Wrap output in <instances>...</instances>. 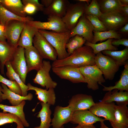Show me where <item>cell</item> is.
I'll return each instance as SVG.
<instances>
[{
	"label": "cell",
	"mask_w": 128,
	"mask_h": 128,
	"mask_svg": "<svg viewBox=\"0 0 128 128\" xmlns=\"http://www.w3.org/2000/svg\"><path fill=\"white\" fill-rule=\"evenodd\" d=\"M96 56L91 47L85 45L75 50L66 58L56 59L51 66L52 68L70 66L79 68L93 65L96 64Z\"/></svg>",
	"instance_id": "obj_1"
},
{
	"label": "cell",
	"mask_w": 128,
	"mask_h": 128,
	"mask_svg": "<svg viewBox=\"0 0 128 128\" xmlns=\"http://www.w3.org/2000/svg\"><path fill=\"white\" fill-rule=\"evenodd\" d=\"M40 32L55 50L57 59L61 60L68 57L65 46L70 38V31L63 32H57L43 29H38Z\"/></svg>",
	"instance_id": "obj_2"
},
{
	"label": "cell",
	"mask_w": 128,
	"mask_h": 128,
	"mask_svg": "<svg viewBox=\"0 0 128 128\" xmlns=\"http://www.w3.org/2000/svg\"><path fill=\"white\" fill-rule=\"evenodd\" d=\"M79 69L89 89L97 90L99 89L98 84L102 85V83L105 82L102 73L96 64L81 67Z\"/></svg>",
	"instance_id": "obj_3"
},
{
	"label": "cell",
	"mask_w": 128,
	"mask_h": 128,
	"mask_svg": "<svg viewBox=\"0 0 128 128\" xmlns=\"http://www.w3.org/2000/svg\"><path fill=\"white\" fill-rule=\"evenodd\" d=\"M87 4L78 2L70 3L64 16L62 18L67 29L71 31L76 26L80 18L84 14Z\"/></svg>",
	"instance_id": "obj_4"
},
{
	"label": "cell",
	"mask_w": 128,
	"mask_h": 128,
	"mask_svg": "<svg viewBox=\"0 0 128 128\" xmlns=\"http://www.w3.org/2000/svg\"><path fill=\"white\" fill-rule=\"evenodd\" d=\"M99 18L108 30L117 31L128 22V17L120 11H114L102 14Z\"/></svg>",
	"instance_id": "obj_5"
},
{
	"label": "cell",
	"mask_w": 128,
	"mask_h": 128,
	"mask_svg": "<svg viewBox=\"0 0 128 128\" xmlns=\"http://www.w3.org/2000/svg\"><path fill=\"white\" fill-rule=\"evenodd\" d=\"M95 63L105 80H113L119 67L111 58L103 54L101 52L96 55Z\"/></svg>",
	"instance_id": "obj_6"
},
{
	"label": "cell",
	"mask_w": 128,
	"mask_h": 128,
	"mask_svg": "<svg viewBox=\"0 0 128 128\" xmlns=\"http://www.w3.org/2000/svg\"><path fill=\"white\" fill-rule=\"evenodd\" d=\"M33 43L43 59L53 61L57 59V54L55 49L38 31L33 38Z\"/></svg>",
	"instance_id": "obj_7"
},
{
	"label": "cell",
	"mask_w": 128,
	"mask_h": 128,
	"mask_svg": "<svg viewBox=\"0 0 128 128\" xmlns=\"http://www.w3.org/2000/svg\"><path fill=\"white\" fill-rule=\"evenodd\" d=\"M47 20L46 22L33 20L27 23L38 29L50 30L57 32H63L69 31L61 18L55 16L49 15Z\"/></svg>",
	"instance_id": "obj_8"
},
{
	"label": "cell",
	"mask_w": 128,
	"mask_h": 128,
	"mask_svg": "<svg viewBox=\"0 0 128 128\" xmlns=\"http://www.w3.org/2000/svg\"><path fill=\"white\" fill-rule=\"evenodd\" d=\"M25 51V48L18 46L16 48L12 60L10 62L13 70L19 75L22 82L25 84L28 73Z\"/></svg>",
	"instance_id": "obj_9"
},
{
	"label": "cell",
	"mask_w": 128,
	"mask_h": 128,
	"mask_svg": "<svg viewBox=\"0 0 128 128\" xmlns=\"http://www.w3.org/2000/svg\"><path fill=\"white\" fill-rule=\"evenodd\" d=\"M53 72L60 78L73 83H86L79 68L70 66L52 68Z\"/></svg>",
	"instance_id": "obj_10"
},
{
	"label": "cell",
	"mask_w": 128,
	"mask_h": 128,
	"mask_svg": "<svg viewBox=\"0 0 128 128\" xmlns=\"http://www.w3.org/2000/svg\"><path fill=\"white\" fill-rule=\"evenodd\" d=\"M52 68L49 61L43 60L41 66L37 71L35 78L33 79L34 83L46 87V90L55 88L57 84L52 80L49 73Z\"/></svg>",
	"instance_id": "obj_11"
},
{
	"label": "cell",
	"mask_w": 128,
	"mask_h": 128,
	"mask_svg": "<svg viewBox=\"0 0 128 128\" xmlns=\"http://www.w3.org/2000/svg\"><path fill=\"white\" fill-rule=\"evenodd\" d=\"M26 22L16 20L9 21L5 26L7 41L16 48Z\"/></svg>",
	"instance_id": "obj_12"
},
{
	"label": "cell",
	"mask_w": 128,
	"mask_h": 128,
	"mask_svg": "<svg viewBox=\"0 0 128 128\" xmlns=\"http://www.w3.org/2000/svg\"><path fill=\"white\" fill-rule=\"evenodd\" d=\"M94 27L90 21L84 14L79 18L76 26L70 31V38L75 35L82 37L86 41L91 43Z\"/></svg>",
	"instance_id": "obj_13"
},
{
	"label": "cell",
	"mask_w": 128,
	"mask_h": 128,
	"mask_svg": "<svg viewBox=\"0 0 128 128\" xmlns=\"http://www.w3.org/2000/svg\"><path fill=\"white\" fill-rule=\"evenodd\" d=\"M73 112L68 105L65 107L56 106L51 125L53 128H61L64 124L70 121Z\"/></svg>",
	"instance_id": "obj_14"
},
{
	"label": "cell",
	"mask_w": 128,
	"mask_h": 128,
	"mask_svg": "<svg viewBox=\"0 0 128 128\" xmlns=\"http://www.w3.org/2000/svg\"><path fill=\"white\" fill-rule=\"evenodd\" d=\"M115 104L114 102L105 103L100 101L95 103L89 110L98 117H102L105 120L114 121L115 120L114 115Z\"/></svg>",
	"instance_id": "obj_15"
},
{
	"label": "cell",
	"mask_w": 128,
	"mask_h": 128,
	"mask_svg": "<svg viewBox=\"0 0 128 128\" xmlns=\"http://www.w3.org/2000/svg\"><path fill=\"white\" fill-rule=\"evenodd\" d=\"M105 120L95 115L89 110H86L74 111L70 122L82 126H90L97 122Z\"/></svg>",
	"instance_id": "obj_16"
},
{
	"label": "cell",
	"mask_w": 128,
	"mask_h": 128,
	"mask_svg": "<svg viewBox=\"0 0 128 128\" xmlns=\"http://www.w3.org/2000/svg\"><path fill=\"white\" fill-rule=\"evenodd\" d=\"M95 103L91 96L79 94L72 96L69 101L68 105L74 112L89 110Z\"/></svg>",
	"instance_id": "obj_17"
},
{
	"label": "cell",
	"mask_w": 128,
	"mask_h": 128,
	"mask_svg": "<svg viewBox=\"0 0 128 128\" xmlns=\"http://www.w3.org/2000/svg\"><path fill=\"white\" fill-rule=\"evenodd\" d=\"M25 49V56L27 73L32 70L37 71L42 66L43 59L34 46Z\"/></svg>",
	"instance_id": "obj_18"
},
{
	"label": "cell",
	"mask_w": 128,
	"mask_h": 128,
	"mask_svg": "<svg viewBox=\"0 0 128 128\" xmlns=\"http://www.w3.org/2000/svg\"><path fill=\"white\" fill-rule=\"evenodd\" d=\"M127 105H115V120L110 121L113 128H128V108Z\"/></svg>",
	"instance_id": "obj_19"
},
{
	"label": "cell",
	"mask_w": 128,
	"mask_h": 128,
	"mask_svg": "<svg viewBox=\"0 0 128 128\" xmlns=\"http://www.w3.org/2000/svg\"><path fill=\"white\" fill-rule=\"evenodd\" d=\"M68 0H54L51 5L43 12L46 15L55 16L62 18L65 15L70 4Z\"/></svg>",
	"instance_id": "obj_20"
},
{
	"label": "cell",
	"mask_w": 128,
	"mask_h": 128,
	"mask_svg": "<svg viewBox=\"0 0 128 128\" xmlns=\"http://www.w3.org/2000/svg\"><path fill=\"white\" fill-rule=\"evenodd\" d=\"M1 84L2 87L1 95L2 100H8L12 106L18 105L24 100L30 101L33 98V95L31 93H28L26 96H23L11 91L4 84L1 83Z\"/></svg>",
	"instance_id": "obj_21"
},
{
	"label": "cell",
	"mask_w": 128,
	"mask_h": 128,
	"mask_svg": "<svg viewBox=\"0 0 128 128\" xmlns=\"http://www.w3.org/2000/svg\"><path fill=\"white\" fill-rule=\"evenodd\" d=\"M38 30L26 22L22 32L18 46L25 48L32 46L33 38Z\"/></svg>",
	"instance_id": "obj_22"
},
{
	"label": "cell",
	"mask_w": 128,
	"mask_h": 128,
	"mask_svg": "<svg viewBox=\"0 0 128 128\" xmlns=\"http://www.w3.org/2000/svg\"><path fill=\"white\" fill-rule=\"evenodd\" d=\"M27 85L28 87L27 91H35V95H37V98L40 101L50 105L55 104L56 97L54 89L50 88L48 90L44 89L33 86L30 83H28Z\"/></svg>",
	"instance_id": "obj_23"
},
{
	"label": "cell",
	"mask_w": 128,
	"mask_h": 128,
	"mask_svg": "<svg viewBox=\"0 0 128 128\" xmlns=\"http://www.w3.org/2000/svg\"><path fill=\"white\" fill-rule=\"evenodd\" d=\"M101 101L111 103L115 101L117 105L128 104V91L114 89L108 91L105 94Z\"/></svg>",
	"instance_id": "obj_24"
},
{
	"label": "cell",
	"mask_w": 128,
	"mask_h": 128,
	"mask_svg": "<svg viewBox=\"0 0 128 128\" xmlns=\"http://www.w3.org/2000/svg\"><path fill=\"white\" fill-rule=\"evenodd\" d=\"M16 48L7 41L0 42V69L2 74H4V68L6 62L12 60Z\"/></svg>",
	"instance_id": "obj_25"
},
{
	"label": "cell",
	"mask_w": 128,
	"mask_h": 128,
	"mask_svg": "<svg viewBox=\"0 0 128 128\" xmlns=\"http://www.w3.org/2000/svg\"><path fill=\"white\" fill-rule=\"evenodd\" d=\"M25 103V101L24 100L19 105L15 106L0 104V109L3 110V112H8L17 116L20 119L24 126L27 127L29 126V124L26 119L23 111V107Z\"/></svg>",
	"instance_id": "obj_26"
},
{
	"label": "cell",
	"mask_w": 128,
	"mask_h": 128,
	"mask_svg": "<svg viewBox=\"0 0 128 128\" xmlns=\"http://www.w3.org/2000/svg\"><path fill=\"white\" fill-rule=\"evenodd\" d=\"M4 7L15 15L22 17H27L24 11V6L20 0H1Z\"/></svg>",
	"instance_id": "obj_27"
},
{
	"label": "cell",
	"mask_w": 128,
	"mask_h": 128,
	"mask_svg": "<svg viewBox=\"0 0 128 128\" xmlns=\"http://www.w3.org/2000/svg\"><path fill=\"white\" fill-rule=\"evenodd\" d=\"M13 20L27 22L34 20V19L29 16L22 17L17 16L6 9L0 3V24L5 26L9 21Z\"/></svg>",
	"instance_id": "obj_28"
},
{
	"label": "cell",
	"mask_w": 128,
	"mask_h": 128,
	"mask_svg": "<svg viewBox=\"0 0 128 128\" xmlns=\"http://www.w3.org/2000/svg\"><path fill=\"white\" fill-rule=\"evenodd\" d=\"M102 86L104 87L102 90L104 91H111L117 89L119 91H128V61L124 65V69L122 72L120 79L115 83L114 86L108 87Z\"/></svg>",
	"instance_id": "obj_29"
},
{
	"label": "cell",
	"mask_w": 128,
	"mask_h": 128,
	"mask_svg": "<svg viewBox=\"0 0 128 128\" xmlns=\"http://www.w3.org/2000/svg\"><path fill=\"white\" fill-rule=\"evenodd\" d=\"M42 108L38 112L37 117L40 118L41 123L39 126L33 128H49L51 125L52 119L51 116V111L50 109V105L43 102L41 103Z\"/></svg>",
	"instance_id": "obj_30"
},
{
	"label": "cell",
	"mask_w": 128,
	"mask_h": 128,
	"mask_svg": "<svg viewBox=\"0 0 128 128\" xmlns=\"http://www.w3.org/2000/svg\"><path fill=\"white\" fill-rule=\"evenodd\" d=\"M104 55L109 56L119 66L124 65L128 59V47L120 51L104 50L101 52Z\"/></svg>",
	"instance_id": "obj_31"
},
{
	"label": "cell",
	"mask_w": 128,
	"mask_h": 128,
	"mask_svg": "<svg viewBox=\"0 0 128 128\" xmlns=\"http://www.w3.org/2000/svg\"><path fill=\"white\" fill-rule=\"evenodd\" d=\"M7 69L6 75L9 79L15 81L20 87L22 93V96H26L27 95L28 86L22 82L19 75L16 73L12 69L10 61L6 62L5 64Z\"/></svg>",
	"instance_id": "obj_32"
},
{
	"label": "cell",
	"mask_w": 128,
	"mask_h": 128,
	"mask_svg": "<svg viewBox=\"0 0 128 128\" xmlns=\"http://www.w3.org/2000/svg\"><path fill=\"white\" fill-rule=\"evenodd\" d=\"M97 1L99 4L100 10L102 14L114 11H122V8L124 6L121 3L119 0Z\"/></svg>",
	"instance_id": "obj_33"
},
{
	"label": "cell",
	"mask_w": 128,
	"mask_h": 128,
	"mask_svg": "<svg viewBox=\"0 0 128 128\" xmlns=\"http://www.w3.org/2000/svg\"><path fill=\"white\" fill-rule=\"evenodd\" d=\"M113 40V39L110 38L104 42L95 44L86 41L84 44L91 47L93 50V53L96 55L104 50L117 51L118 48L113 45L111 43Z\"/></svg>",
	"instance_id": "obj_34"
},
{
	"label": "cell",
	"mask_w": 128,
	"mask_h": 128,
	"mask_svg": "<svg viewBox=\"0 0 128 128\" xmlns=\"http://www.w3.org/2000/svg\"><path fill=\"white\" fill-rule=\"evenodd\" d=\"M93 37L91 43L96 44L99 41H103L110 38L119 39L121 38V35L117 31L110 30L107 31L98 32L93 31Z\"/></svg>",
	"instance_id": "obj_35"
},
{
	"label": "cell",
	"mask_w": 128,
	"mask_h": 128,
	"mask_svg": "<svg viewBox=\"0 0 128 128\" xmlns=\"http://www.w3.org/2000/svg\"><path fill=\"white\" fill-rule=\"evenodd\" d=\"M24 5V11L26 14H32L37 11H42L45 7L37 0H22Z\"/></svg>",
	"instance_id": "obj_36"
},
{
	"label": "cell",
	"mask_w": 128,
	"mask_h": 128,
	"mask_svg": "<svg viewBox=\"0 0 128 128\" xmlns=\"http://www.w3.org/2000/svg\"><path fill=\"white\" fill-rule=\"evenodd\" d=\"M86 41L82 37L78 35L70 38L65 46L69 55L75 50L82 46Z\"/></svg>",
	"instance_id": "obj_37"
},
{
	"label": "cell",
	"mask_w": 128,
	"mask_h": 128,
	"mask_svg": "<svg viewBox=\"0 0 128 128\" xmlns=\"http://www.w3.org/2000/svg\"><path fill=\"white\" fill-rule=\"evenodd\" d=\"M14 122L17 124L16 128H24L21 121L17 116L9 113L0 112V126Z\"/></svg>",
	"instance_id": "obj_38"
},
{
	"label": "cell",
	"mask_w": 128,
	"mask_h": 128,
	"mask_svg": "<svg viewBox=\"0 0 128 128\" xmlns=\"http://www.w3.org/2000/svg\"><path fill=\"white\" fill-rule=\"evenodd\" d=\"M102 14L97 0H92L89 5L86 4L84 14L91 15L99 18Z\"/></svg>",
	"instance_id": "obj_39"
},
{
	"label": "cell",
	"mask_w": 128,
	"mask_h": 128,
	"mask_svg": "<svg viewBox=\"0 0 128 128\" xmlns=\"http://www.w3.org/2000/svg\"><path fill=\"white\" fill-rule=\"evenodd\" d=\"M0 83L5 85L11 91L18 95L22 96L21 88L18 84L15 81L8 79L3 77L0 74Z\"/></svg>",
	"instance_id": "obj_40"
},
{
	"label": "cell",
	"mask_w": 128,
	"mask_h": 128,
	"mask_svg": "<svg viewBox=\"0 0 128 128\" xmlns=\"http://www.w3.org/2000/svg\"><path fill=\"white\" fill-rule=\"evenodd\" d=\"M85 15L93 26V31L102 32L108 31L98 17L91 15Z\"/></svg>",
	"instance_id": "obj_41"
},
{
	"label": "cell",
	"mask_w": 128,
	"mask_h": 128,
	"mask_svg": "<svg viewBox=\"0 0 128 128\" xmlns=\"http://www.w3.org/2000/svg\"><path fill=\"white\" fill-rule=\"evenodd\" d=\"M111 43L112 45L114 46L122 45L126 47H128V39L126 38H121L113 40Z\"/></svg>",
	"instance_id": "obj_42"
},
{
	"label": "cell",
	"mask_w": 128,
	"mask_h": 128,
	"mask_svg": "<svg viewBox=\"0 0 128 128\" xmlns=\"http://www.w3.org/2000/svg\"><path fill=\"white\" fill-rule=\"evenodd\" d=\"M6 41L5 26L0 24V42Z\"/></svg>",
	"instance_id": "obj_43"
},
{
	"label": "cell",
	"mask_w": 128,
	"mask_h": 128,
	"mask_svg": "<svg viewBox=\"0 0 128 128\" xmlns=\"http://www.w3.org/2000/svg\"><path fill=\"white\" fill-rule=\"evenodd\" d=\"M54 0H41V4L45 8L49 7L53 2Z\"/></svg>",
	"instance_id": "obj_44"
},
{
	"label": "cell",
	"mask_w": 128,
	"mask_h": 128,
	"mask_svg": "<svg viewBox=\"0 0 128 128\" xmlns=\"http://www.w3.org/2000/svg\"><path fill=\"white\" fill-rule=\"evenodd\" d=\"M119 31V32L120 33H128V23L126 24Z\"/></svg>",
	"instance_id": "obj_45"
},
{
	"label": "cell",
	"mask_w": 128,
	"mask_h": 128,
	"mask_svg": "<svg viewBox=\"0 0 128 128\" xmlns=\"http://www.w3.org/2000/svg\"><path fill=\"white\" fill-rule=\"evenodd\" d=\"M121 11L125 16L128 17V5L123 6L122 8Z\"/></svg>",
	"instance_id": "obj_46"
},
{
	"label": "cell",
	"mask_w": 128,
	"mask_h": 128,
	"mask_svg": "<svg viewBox=\"0 0 128 128\" xmlns=\"http://www.w3.org/2000/svg\"><path fill=\"white\" fill-rule=\"evenodd\" d=\"M78 2H82L85 3L88 5L90 4L91 1L90 0H76Z\"/></svg>",
	"instance_id": "obj_47"
},
{
	"label": "cell",
	"mask_w": 128,
	"mask_h": 128,
	"mask_svg": "<svg viewBox=\"0 0 128 128\" xmlns=\"http://www.w3.org/2000/svg\"><path fill=\"white\" fill-rule=\"evenodd\" d=\"M119 1L123 5H128V0H119Z\"/></svg>",
	"instance_id": "obj_48"
},
{
	"label": "cell",
	"mask_w": 128,
	"mask_h": 128,
	"mask_svg": "<svg viewBox=\"0 0 128 128\" xmlns=\"http://www.w3.org/2000/svg\"><path fill=\"white\" fill-rule=\"evenodd\" d=\"M100 128H110L105 125L104 123V121L100 122Z\"/></svg>",
	"instance_id": "obj_49"
},
{
	"label": "cell",
	"mask_w": 128,
	"mask_h": 128,
	"mask_svg": "<svg viewBox=\"0 0 128 128\" xmlns=\"http://www.w3.org/2000/svg\"><path fill=\"white\" fill-rule=\"evenodd\" d=\"M83 128H96L93 125L90 126H82Z\"/></svg>",
	"instance_id": "obj_50"
},
{
	"label": "cell",
	"mask_w": 128,
	"mask_h": 128,
	"mask_svg": "<svg viewBox=\"0 0 128 128\" xmlns=\"http://www.w3.org/2000/svg\"><path fill=\"white\" fill-rule=\"evenodd\" d=\"M2 89V87L1 84L0 83V102H1L2 100L1 99V95L2 92L1 91Z\"/></svg>",
	"instance_id": "obj_51"
},
{
	"label": "cell",
	"mask_w": 128,
	"mask_h": 128,
	"mask_svg": "<svg viewBox=\"0 0 128 128\" xmlns=\"http://www.w3.org/2000/svg\"><path fill=\"white\" fill-rule=\"evenodd\" d=\"M73 128H83L82 126L80 125H78L76 127Z\"/></svg>",
	"instance_id": "obj_52"
},
{
	"label": "cell",
	"mask_w": 128,
	"mask_h": 128,
	"mask_svg": "<svg viewBox=\"0 0 128 128\" xmlns=\"http://www.w3.org/2000/svg\"><path fill=\"white\" fill-rule=\"evenodd\" d=\"M61 128H64V125Z\"/></svg>",
	"instance_id": "obj_53"
},
{
	"label": "cell",
	"mask_w": 128,
	"mask_h": 128,
	"mask_svg": "<svg viewBox=\"0 0 128 128\" xmlns=\"http://www.w3.org/2000/svg\"><path fill=\"white\" fill-rule=\"evenodd\" d=\"M1 2V0H0V3Z\"/></svg>",
	"instance_id": "obj_54"
}]
</instances>
